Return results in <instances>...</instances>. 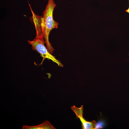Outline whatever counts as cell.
<instances>
[{
	"label": "cell",
	"mask_w": 129,
	"mask_h": 129,
	"mask_svg": "<svg viewBox=\"0 0 129 129\" xmlns=\"http://www.w3.org/2000/svg\"><path fill=\"white\" fill-rule=\"evenodd\" d=\"M22 129H55L56 128L48 121L46 120L41 124L34 126L24 125Z\"/></svg>",
	"instance_id": "277c9868"
},
{
	"label": "cell",
	"mask_w": 129,
	"mask_h": 129,
	"mask_svg": "<svg viewBox=\"0 0 129 129\" xmlns=\"http://www.w3.org/2000/svg\"><path fill=\"white\" fill-rule=\"evenodd\" d=\"M125 11L129 14V7L127 10H125Z\"/></svg>",
	"instance_id": "ba28073f"
},
{
	"label": "cell",
	"mask_w": 129,
	"mask_h": 129,
	"mask_svg": "<svg viewBox=\"0 0 129 129\" xmlns=\"http://www.w3.org/2000/svg\"></svg>",
	"instance_id": "9c48e42d"
},
{
	"label": "cell",
	"mask_w": 129,
	"mask_h": 129,
	"mask_svg": "<svg viewBox=\"0 0 129 129\" xmlns=\"http://www.w3.org/2000/svg\"><path fill=\"white\" fill-rule=\"evenodd\" d=\"M28 43L32 46V50L37 51L43 58L41 64L46 58L51 60L60 67H63V65L55 57L52 55L44 45L46 43L43 37H36L32 41L28 40Z\"/></svg>",
	"instance_id": "7a4b0ae2"
},
{
	"label": "cell",
	"mask_w": 129,
	"mask_h": 129,
	"mask_svg": "<svg viewBox=\"0 0 129 129\" xmlns=\"http://www.w3.org/2000/svg\"><path fill=\"white\" fill-rule=\"evenodd\" d=\"M71 108L75 114L76 118L83 116V109L82 105L80 108H77L74 105L71 107Z\"/></svg>",
	"instance_id": "8992f818"
},
{
	"label": "cell",
	"mask_w": 129,
	"mask_h": 129,
	"mask_svg": "<svg viewBox=\"0 0 129 129\" xmlns=\"http://www.w3.org/2000/svg\"><path fill=\"white\" fill-rule=\"evenodd\" d=\"M30 8L32 16L30 17V20L35 26L36 32V37H43L42 27V16H39L35 14Z\"/></svg>",
	"instance_id": "3957f363"
},
{
	"label": "cell",
	"mask_w": 129,
	"mask_h": 129,
	"mask_svg": "<svg viewBox=\"0 0 129 129\" xmlns=\"http://www.w3.org/2000/svg\"><path fill=\"white\" fill-rule=\"evenodd\" d=\"M104 125V124L102 121H99L97 123L95 129L102 128H103Z\"/></svg>",
	"instance_id": "52a82bcc"
},
{
	"label": "cell",
	"mask_w": 129,
	"mask_h": 129,
	"mask_svg": "<svg viewBox=\"0 0 129 129\" xmlns=\"http://www.w3.org/2000/svg\"><path fill=\"white\" fill-rule=\"evenodd\" d=\"M56 6L54 0H48V3L43 13L42 27L44 38L46 47L51 54L54 50L49 40L50 31L53 29L58 28V23L53 18V13Z\"/></svg>",
	"instance_id": "6da1fadb"
},
{
	"label": "cell",
	"mask_w": 129,
	"mask_h": 129,
	"mask_svg": "<svg viewBox=\"0 0 129 129\" xmlns=\"http://www.w3.org/2000/svg\"><path fill=\"white\" fill-rule=\"evenodd\" d=\"M82 123V129H95L97 123L94 120L89 122L85 120L83 117H79Z\"/></svg>",
	"instance_id": "5b68a950"
}]
</instances>
